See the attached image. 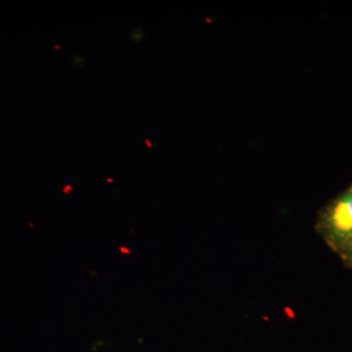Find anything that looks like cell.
<instances>
[{"label":"cell","instance_id":"7a4b0ae2","mask_svg":"<svg viewBox=\"0 0 352 352\" xmlns=\"http://www.w3.org/2000/svg\"><path fill=\"white\" fill-rule=\"evenodd\" d=\"M351 251H352V238H351Z\"/></svg>","mask_w":352,"mask_h":352},{"label":"cell","instance_id":"6da1fadb","mask_svg":"<svg viewBox=\"0 0 352 352\" xmlns=\"http://www.w3.org/2000/svg\"><path fill=\"white\" fill-rule=\"evenodd\" d=\"M331 232L337 238H352V191L349 192L333 206L329 217Z\"/></svg>","mask_w":352,"mask_h":352}]
</instances>
